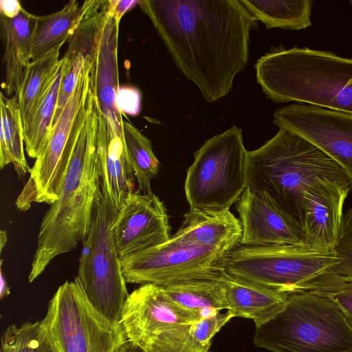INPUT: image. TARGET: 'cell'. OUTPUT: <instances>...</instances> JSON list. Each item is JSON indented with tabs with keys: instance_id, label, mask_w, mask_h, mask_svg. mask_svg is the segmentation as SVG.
Here are the masks:
<instances>
[{
	"instance_id": "1",
	"label": "cell",
	"mask_w": 352,
	"mask_h": 352,
	"mask_svg": "<svg viewBox=\"0 0 352 352\" xmlns=\"http://www.w3.org/2000/svg\"><path fill=\"white\" fill-rule=\"evenodd\" d=\"M148 16L178 69L214 102L232 89L249 58L258 21L240 0H144Z\"/></svg>"
},
{
	"instance_id": "2",
	"label": "cell",
	"mask_w": 352,
	"mask_h": 352,
	"mask_svg": "<svg viewBox=\"0 0 352 352\" xmlns=\"http://www.w3.org/2000/svg\"><path fill=\"white\" fill-rule=\"evenodd\" d=\"M245 174L246 188L265 192L302 230L309 196L336 186L352 190L349 177L336 162L284 128L260 148L248 151Z\"/></svg>"
},
{
	"instance_id": "3",
	"label": "cell",
	"mask_w": 352,
	"mask_h": 352,
	"mask_svg": "<svg viewBox=\"0 0 352 352\" xmlns=\"http://www.w3.org/2000/svg\"><path fill=\"white\" fill-rule=\"evenodd\" d=\"M98 124V107L92 93L59 198L50 204L41 223L30 283L54 258L76 249L89 230L102 192L96 148Z\"/></svg>"
},
{
	"instance_id": "4",
	"label": "cell",
	"mask_w": 352,
	"mask_h": 352,
	"mask_svg": "<svg viewBox=\"0 0 352 352\" xmlns=\"http://www.w3.org/2000/svg\"><path fill=\"white\" fill-rule=\"evenodd\" d=\"M257 82L276 103L296 102L352 115V58L282 45L255 65Z\"/></svg>"
},
{
	"instance_id": "5",
	"label": "cell",
	"mask_w": 352,
	"mask_h": 352,
	"mask_svg": "<svg viewBox=\"0 0 352 352\" xmlns=\"http://www.w3.org/2000/svg\"><path fill=\"white\" fill-rule=\"evenodd\" d=\"M254 343L272 352H352V327L333 300L300 291L256 326Z\"/></svg>"
},
{
	"instance_id": "6",
	"label": "cell",
	"mask_w": 352,
	"mask_h": 352,
	"mask_svg": "<svg viewBox=\"0 0 352 352\" xmlns=\"http://www.w3.org/2000/svg\"><path fill=\"white\" fill-rule=\"evenodd\" d=\"M91 63L87 61L76 88L52 127L16 205L21 211L32 203L52 204L60 196L71 158L87 116L93 92Z\"/></svg>"
},
{
	"instance_id": "7",
	"label": "cell",
	"mask_w": 352,
	"mask_h": 352,
	"mask_svg": "<svg viewBox=\"0 0 352 352\" xmlns=\"http://www.w3.org/2000/svg\"><path fill=\"white\" fill-rule=\"evenodd\" d=\"M242 130L232 126L211 138L194 153L185 194L191 210L230 209L247 186Z\"/></svg>"
},
{
	"instance_id": "8",
	"label": "cell",
	"mask_w": 352,
	"mask_h": 352,
	"mask_svg": "<svg viewBox=\"0 0 352 352\" xmlns=\"http://www.w3.org/2000/svg\"><path fill=\"white\" fill-rule=\"evenodd\" d=\"M338 263L334 251L320 252L305 244L239 245L223 255L221 270L256 285L289 294Z\"/></svg>"
},
{
	"instance_id": "9",
	"label": "cell",
	"mask_w": 352,
	"mask_h": 352,
	"mask_svg": "<svg viewBox=\"0 0 352 352\" xmlns=\"http://www.w3.org/2000/svg\"><path fill=\"white\" fill-rule=\"evenodd\" d=\"M116 213L101 192L82 242L76 278L91 305L108 320L119 324L129 294L112 229Z\"/></svg>"
},
{
	"instance_id": "10",
	"label": "cell",
	"mask_w": 352,
	"mask_h": 352,
	"mask_svg": "<svg viewBox=\"0 0 352 352\" xmlns=\"http://www.w3.org/2000/svg\"><path fill=\"white\" fill-rule=\"evenodd\" d=\"M41 320L56 352H117L127 340L120 324L91 305L76 278L58 288Z\"/></svg>"
},
{
	"instance_id": "11",
	"label": "cell",
	"mask_w": 352,
	"mask_h": 352,
	"mask_svg": "<svg viewBox=\"0 0 352 352\" xmlns=\"http://www.w3.org/2000/svg\"><path fill=\"white\" fill-rule=\"evenodd\" d=\"M225 252L180 245L166 241L158 246L120 258L126 283L164 286L174 283L221 278Z\"/></svg>"
},
{
	"instance_id": "12",
	"label": "cell",
	"mask_w": 352,
	"mask_h": 352,
	"mask_svg": "<svg viewBox=\"0 0 352 352\" xmlns=\"http://www.w3.org/2000/svg\"><path fill=\"white\" fill-rule=\"evenodd\" d=\"M273 122L320 148L341 166L352 185L351 114L306 104H293L278 109L274 113Z\"/></svg>"
},
{
	"instance_id": "13",
	"label": "cell",
	"mask_w": 352,
	"mask_h": 352,
	"mask_svg": "<svg viewBox=\"0 0 352 352\" xmlns=\"http://www.w3.org/2000/svg\"><path fill=\"white\" fill-rule=\"evenodd\" d=\"M120 257L140 252L170 239L168 215L164 203L153 192L130 193L116 213L112 225Z\"/></svg>"
},
{
	"instance_id": "14",
	"label": "cell",
	"mask_w": 352,
	"mask_h": 352,
	"mask_svg": "<svg viewBox=\"0 0 352 352\" xmlns=\"http://www.w3.org/2000/svg\"><path fill=\"white\" fill-rule=\"evenodd\" d=\"M201 320L198 311L177 304L161 286L148 283L129 294L120 324L126 339L141 346L168 328Z\"/></svg>"
},
{
	"instance_id": "15",
	"label": "cell",
	"mask_w": 352,
	"mask_h": 352,
	"mask_svg": "<svg viewBox=\"0 0 352 352\" xmlns=\"http://www.w3.org/2000/svg\"><path fill=\"white\" fill-rule=\"evenodd\" d=\"M236 209L242 227L240 245L305 244L302 230L265 192L246 188Z\"/></svg>"
},
{
	"instance_id": "16",
	"label": "cell",
	"mask_w": 352,
	"mask_h": 352,
	"mask_svg": "<svg viewBox=\"0 0 352 352\" xmlns=\"http://www.w3.org/2000/svg\"><path fill=\"white\" fill-rule=\"evenodd\" d=\"M119 24L107 11L91 63L93 90L99 110L107 118L109 129L123 137L122 113L116 105L120 88L118 66Z\"/></svg>"
},
{
	"instance_id": "17",
	"label": "cell",
	"mask_w": 352,
	"mask_h": 352,
	"mask_svg": "<svg viewBox=\"0 0 352 352\" xmlns=\"http://www.w3.org/2000/svg\"><path fill=\"white\" fill-rule=\"evenodd\" d=\"M96 148L102 193L116 212L124 199L135 191V177L123 137L109 129L99 108Z\"/></svg>"
},
{
	"instance_id": "18",
	"label": "cell",
	"mask_w": 352,
	"mask_h": 352,
	"mask_svg": "<svg viewBox=\"0 0 352 352\" xmlns=\"http://www.w3.org/2000/svg\"><path fill=\"white\" fill-rule=\"evenodd\" d=\"M241 221L230 209L199 210L190 209L168 243L180 245L209 248L225 253L240 245Z\"/></svg>"
},
{
	"instance_id": "19",
	"label": "cell",
	"mask_w": 352,
	"mask_h": 352,
	"mask_svg": "<svg viewBox=\"0 0 352 352\" xmlns=\"http://www.w3.org/2000/svg\"><path fill=\"white\" fill-rule=\"evenodd\" d=\"M36 16L23 8L12 19L0 15V34L4 52L3 88L8 96L20 91L25 71L31 58V44Z\"/></svg>"
},
{
	"instance_id": "20",
	"label": "cell",
	"mask_w": 352,
	"mask_h": 352,
	"mask_svg": "<svg viewBox=\"0 0 352 352\" xmlns=\"http://www.w3.org/2000/svg\"><path fill=\"white\" fill-rule=\"evenodd\" d=\"M226 298L234 317L251 319L259 325L275 316L284 307L288 294L262 287L222 272Z\"/></svg>"
},
{
	"instance_id": "21",
	"label": "cell",
	"mask_w": 352,
	"mask_h": 352,
	"mask_svg": "<svg viewBox=\"0 0 352 352\" xmlns=\"http://www.w3.org/2000/svg\"><path fill=\"white\" fill-rule=\"evenodd\" d=\"M92 0L82 5L71 0L59 11L36 16L31 44L32 60L59 45H63L73 34L88 11Z\"/></svg>"
},
{
	"instance_id": "22",
	"label": "cell",
	"mask_w": 352,
	"mask_h": 352,
	"mask_svg": "<svg viewBox=\"0 0 352 352\" xmlns=\"http://www.w3.org/2000/svg\"><path fill=\"white\" fill-rule=\"evenodd\" d=\"M161 287L177 304L198 311L201 319L212 316L223 309H228L221 276L217 279L186 280Z\"/></svg>"
},
{
	"instance_id": "23",
	"label": "cell",
	"mask_w": 352,
	"mask_h": 352,
	"mask_svg": "<svg viewBox=\"0 0 352 352\" xmlns=\"http://www.w3.org/2000/svg\"><path fill=\"white\" fill-rule=\"evenodd\" d=\"M62 45L54 47L27 65L17 97L23 124L39 105L54 82L60 65Z\"/></svg>"
},
{
	"instance_id": "24",
	"label": "cell",
	"mask_w": 352,
	"mask_h": 352,
	"mask_svg": "<svg viewBox=\"0 0 352 352\" xmlns=\"http://www.w3.org/2000/svg\"><path fill=\"white\" fill-rule=\"evenodd\" d=\"M0 168L12 163L19 176L30 173L31 168L24 153L23 127L16 96L7 98L0 93Z\"/></svg>"
},
{
	"instance_id": "25",
	"label": "cell",
	"mask_w": 352,
	"mask_h": 352,
	"mask_svg": "<svg viewBox=\"0 0 352 352\" xmlns=\"http://www.w3.org/2000/svg\"><path fill=\"white\" fill-rule=\"evenodd\" d=\"M266 28L298 30L311 25V0H240Z\"/></svg>"
},
{
	"instance_id": "26",
	"label": "cell",
	"mask_w": 352,
	"mask_h": 352,
	"mask_svg": "<svg viewBox=\"0 0 352 352\" xmlns=\"http://www.w3.org/2000/svg\"><path fill=\"white\" fill-rule=\"evenodd\" d=\"M63 61L52 86L35 111L23 124L25 149L30 158L36 159L50 133L63 76Z\"/></svg>"
},
{
	"instance_id": "27",
	"label": "cell",
	"mask_w": 352,
	"mask_h": 352,
	"mask_svg": "<svg viewBox=\"0 0 352 352\" xmlns=\"http://www.w3.org/2000/svg\"><path fill=\"white\" fill-rule=\"evenodd\" d=\"M123 140L127 155L138 183V189L144 194L152 193L151 183L159 171L160 162L151 141L131 122L122 121Z\"/></svg>"
},
{
	"instance_id": "28",
	"label": "cell",
	"mask_w": 352,
	"mask_h": 352,
	"mask_svg": "<svg viewBox=\"0 0 352 352\" xmlns=\"http://www.w3.org/2000/svg\"><path fill=\"white\" fill-rule=\"evenodd\" d=\"M307 291L333 300L352 327V277L322 274L300 285L296 292Z\"/></svg>"
},
{
	"instance_id": "29",
	"label": "cell",
	"mask_w": 352,
	"mask_h": 352,
	"mask_svg": "<svg viewBox=\"0 0 352 352\" xmlns=\"http://www.w3.org/2000/svg\"><path fill=\"white\" fill-rule=\"evenodd\" d=\"M1 352H56L42 320L9 325L1 338Z\"/></svg>"
},
{
	"instance_id": "30",
	"label": "cell",
	"mask_w": 352,
	"mask_h": 352,
	"mask_svg": "<svg viewBox=\"0 0 352 352\" xmlns=\"http://www.w3.org/2000/svg\"><path fill=\"white\" fill-rule=\"evenodd\" d=\"M211 345H203L191 335L189 325L168 328L140 346L146 352H209Z\"/></svg>"
},
{
	"instance_id": "31",
	"label": "cell",
	"mask_w": 352,
	"mask_h": 352,
	"mask_svg": "<svg viewBox=\"0 0 352 352\" xmlns=\"http://www.w3.org/2000/svg\"><path fill=\"white\" fill-rule=\"evenodd\" d=\"M334 252L338 257V263L322 274L352 277V206L343 214L340 233Z\"/></svg>"
},
{
	"instance_id": "32",
	"label": "cell",
	"mask_w": 352,
	"mask_h": 352,
	"mask_svg": "<svg viewBox=\"0 0 352 352\" xmlns=\"http://www.w3.org/2000/svg\"><path fill=\"white\" fill-rule=\"evenodd\" d=\"M234 316L227 311L204 318L197 322L189 325L192 336L203 345H211L214 336Z\"/></svg>"
},
{
	"instance_id": "33",
	"label": "cell",
	"mask_w": 352,
	"mask_h": 352,
	"mask_svg": "<svg viewBox=\"0 0 352 352\" xmlns=\"http://www.w3.org/2000/svg\"><path fill=\"white\" fill-rule=\"evenodd\" d=\"M116 105L122 113L138 115L141 109L140 91L132 87H120L116 97Z\"/></svg>"
},
{
	"instance_id": "34",
	"label": "cell",
	"mask_w": 352,
	"mask_h": 352,
	"mask_svg": "<svg viewBox=\"0 0 352 352\" xmlns=\"http://www.w3.org/2000/svg\"><path fill=\"white\" fill-rule=\"evenodd\" d=\"M139 3L138 0H108L107 11L120 23L122 16Z\"/></svg>"
},
{
	"instance_id": "35",
	"label": "cell",
	"mask_w": 352,
	"mask_h": 352,
	"mask_svg": "<svg viewBox=\"0 0 352 352\" xmlns=\"http://www.w3.org/2000/svg\"><path fill=\"white\" fill-rule=\"evenodd\" d=\"M23 7L17 0H1L0 1V15L7 18L12 19L17 16Z\"/></svg>"
},
{
	"instance_id": "36",
	"label": "cell",
	"mask_w": 352,
	"mask_h": 352,
	"mask_svg": "<svg viewBox=\"0 0 352 352\" xmlns=\"http://www.w3.org/2000/svg\"><path fill=\"white\" fill-rule=\"evenodd\" d=\"M117 352H146L142 347L126 340L118 349Z\"/></svg>"
},
{
	"instance_id": "37",
	"label": "cell",
	"mask_w": 352,
	"mask_h": 352,
	"mask_svg": "<svg viewBox=\"0 0 352 352\" xmlns=\"http://www.w3.org/2000/svg\"><path fill=\"white\" fill-rule=\"evenodd\" d=\"M0 280V297L2 299L4 297L8 296L10 294V289L8 285L6 277L3 274L1 267Z\"/></svg>"
},
{
	"instance_id": "38",
	"label": "cell",
	"mask_w": 352,
	"mask_h": 352,
	"mask_svg": "<svg viewBox=\"0 0 352 352\" xmlns=\"http://www.w3.org/2000/svg\"><path fill=\"white\" fill-rule=\"evenodd\" d=\"M7 241H8V239H7L6 231L3 230H1V232H0V246H1L0 250H1V252H2L3 248L6 246Z\"/></svg>"
},
{
	"instance_id": "39",
	"label": "cell",
	"mask_w": 352,
	"mask_h": 352,
	"mask_svg": "<svg viewBox=\"0 0 352 352\" xmlns=\"http://www.w3.org/2000/svg\"><path fill=\"white\" fill-rule=\"evenodd\" d=\"M349 3H350V4H351V6H352V1H351Z\"/></svg>"
}]
</instances>
